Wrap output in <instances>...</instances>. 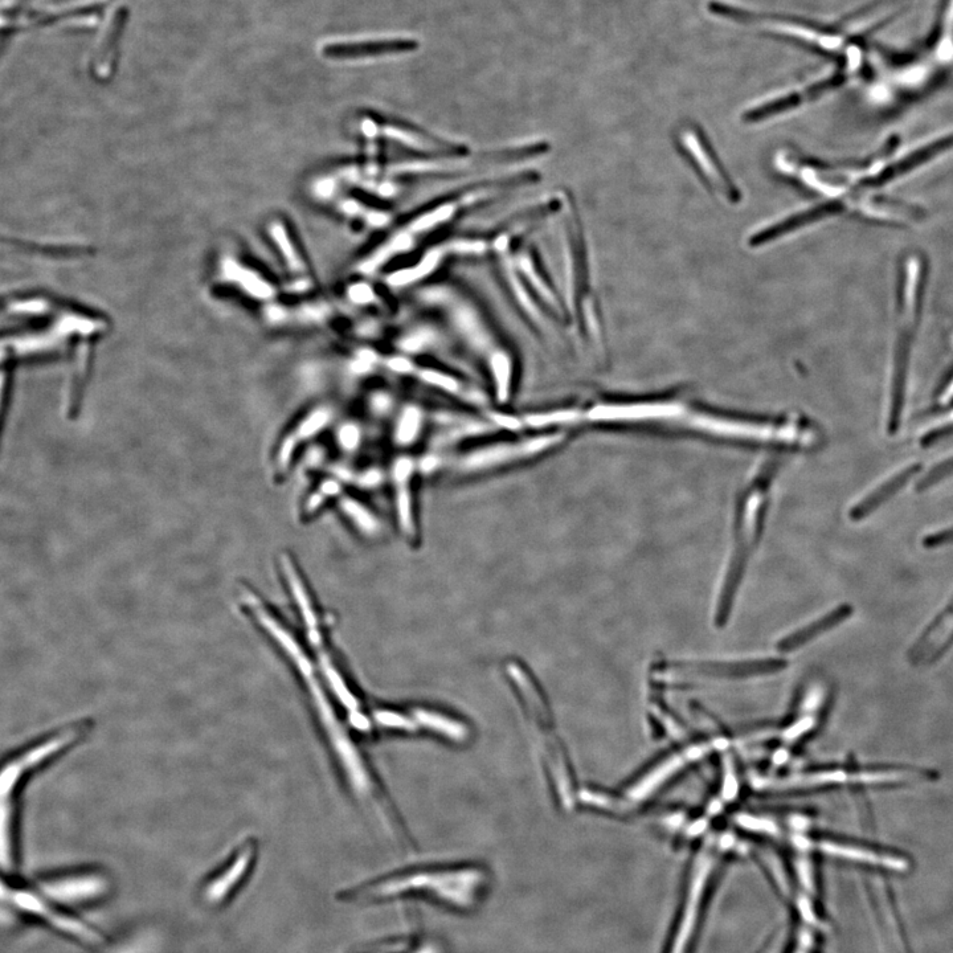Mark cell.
Wrapping results in <instances>:
<instances>
[{
    "label": "cell",
    "mask_w": 953,
    "mask_h": 953,
    "mask_svg": "<svg viewBox=\"0 0 953 953\" xmlns=\"http://www.w3.org/2000/svg\"><path fill=\"white\" fill-rule=\"evenodd\" d=\"M711 866H713V863H711L710 858H705V860L699 863L697 873H695L693 882H691L689 898H687L685 911H683L680 928H678L677 936L676 939H674L670 953L686 952L687 943H689L690 936L693 934L695 920L698 918V910L699 906H701L702 895L703 891H705Z\"/></svg>",
    "instance_id": "obj_20"
},
{
    "label": "cell",
    "mask_w": 953,
    "mask_h": 953,
    "mask_svg": "<svg viewBox=\"0 0 953 953\" xmlns=\"http://www.w3.org/2000/svg\"><path fill=\"white\" fill-rule=\"evenodd\" d=\"M79 736L80 730H69L65 734L49 740L48 743L27 752L22 758L8 764L0 771V867L2 869L8 870L11 867L10 803H8V796L14 789L16 781L28 768H32L52 754H56V751L68 746Z\"/></svg>",
    "instance_id": "obj_11"
},
{
    "label": "cell",
    "mask_w": 953,
    "mask_h": 953,
    "mask_svg": "<svg viewBox=\"0 0 953 953\" xmlns=\"http://www.w3.org/2000/svg\"><path fill=\"white\" fill-rule=\"evenodd\" d=\"M490 255V236L478 233H458L441 237L427 245L419 256L404 267L388 274L387 286L391 289L412 288L427 281L453 259H478Z\"/></svg>",
    "instance_id": "obj_9"
},
{
    "label": "cell",
    "mask_w": 953,
    "mask_h": 953,
    "mask_svg": "<svg viewBox=\"0 0 953 953\" xmlns=\"http://www.w3.org/2000/svg\"><path fill=\"white\" fill-rule=\"evenodd\" d=\"M420 43L415 39H383L371 42L330 44L323 48L325 56L330 59H364V57H378L398 55L419 49Z\"/></svg>",
    "instance_id": "obj_18"
},
{
    "label": "cell",
    "mask_w": 953,
    "mask_h": 953,
    "mask_svg": "<svg viewBox=\"0 0 953 953\" xmlns=\"http://www.w3.org/2000/svg\"><path fill=\"white\" fill-rule=\"evenodd\" d=\"M6 895H7L6 886H4L2 882H0V899L6 897Z\"/></svg>",
    "instance_id": "obj_33"
},
{
    "label": "cell",
    "mask_w": 953,
    "mask_h": 953,
    "mask_svg": "<svg viewBox=\"0 0 953 953\" xmlns=\"http://www.w3.org/2000/svg\"><path fill=\"white\" fill-rule=\"evenodd\" d=\"M47 918L51 920V922L55 924L57 928H60V930L79 936L81 939L89 940V942H96L98 939L96 932L92 931L91 928L84 926V924H81L79 920L67 918V916L63 915L53 914V912H51Z\"/></svg>",
    "instance_id": "obj_30"
},
{
    "label": "cell",
    "mask_w": 953,
    "mask_h": 953,
    "mask_svg": "<svg viewBox=\"0 0 953 953\" xmlns=\"http://www.w3.org/2000/svg\"><path fill=\"white\" fill-rule=\"evenodd\" d=\"M522 425L534 432L563 431L564 428L583 424V408L567 407L529 413L523 416Z\"/></svg>",
    "instance_id": "obj_26"
},
{
    "label": "cell",
    "mask_w": 953,
    "mask_h": 953,
    "mask_svg": "<svg viewBox=\"0 0 953 953\" xmlns=\"http://www.w3.org/2000/svg\"><path fill=\"white\" fill-rule=\"evenodd\" d=\"M14 902L18 907L22 908L24 911L34 912V914L48 916L51 914V910L44 905V902L40 901L38 897L26 891H20L14 895Z\"/></svg>",
    "instance_id": "obj_31"
},
{
    "label": "cell",
    "mask_w": 953,
    "mask_h": 953,
    "mask_svg": "<svg viewBox=\"0 0 953 953\" xmlns=\"http://www.w3.org/2000/svg\"><path fill=\"white\" fill-rule=\"evenodd\" d=\"M106 882L97 875L65 878L43 886L44 894L57 902H80L104 893Z\"/></svg>",
    "instance_id": "obj_23"
},
{
    "label": "cell",
    "mask_w": 953,
    "mask_h": 953,
    "mask_svg": "<svg viewBox=\"0 0 953 953\" xmlns=\"http://www.w3.org/2000/svg\"><path fill=\"white\" fill-rule=\"evenodd\" d=\"M783 666H785V661L767 658V660L736 662H686V664H677L673 666V668H665L664 670L680 672L682 676L690 673L693 677H698L699 674H702V676L706 678L714 677L717 678V680L728 678V680H732L734 677H752L775 673L777 670L783 669Z\"/></svg>",
    "instance_id": "obj_16"
},
{
    "label": "cell",
    "mask_w": 953,
    "mask_h": 953,
    "mask_svg": "<svg viewBox=\"0 0 953 953\" xmlns=\"http://www.w3.org/2000/svg\"><path fill=\"white\" fill-rule=\"evenodd\" d=\"M841 210L842 206L840 202L820 204V206L809 208V210L803 211L801 214L789 216V218L775 224V226L762 229V231L752 236L748 243H750V247H762V245L771 243L772 240L780 239V237L797 231V229L807 227L809 224L828 218L830 215L838 214Z\"/></svg>",
    "instance_id": "obj_19"
},
{
    "label": "cell",
    "mask_w": 953,
    "mask_h": 953,
    "mask_svg": "<svg viewBox=\"0 0 953 953\" xmlns=\"http://www.w3.org/2000/svg\"><path fill=\"white\" fill-rule=\"evenodd\" d=\"M424 427V409L416 404H409L396 417L394 429H392V441L399 448L412 447L423 436Z\"/></svg>",
    "instance_id": "obj_27"
},
{
    "label": "cell",
    "mask_w": 953,
    "mask_h": 953,
    "mask_svg": "<svg viewBox=\"0 0 953 953\" xmlns=\"http://www.w3.org/2000/svg\"><path fill=\"white\" fill-rule=\"evenodd\" d=\"M727 744V739L719 738L715 740V743L694 744V746L687 747L686 750H682L678 752V754L670 755L664 762L657 764V766H654L648 773L638 777V780L624 792V797L632 801L646 799V797L652 795L653 792H656L658 788H661L666 781L672 779L674 775H677V772L683 770L687 764L697 762V760L702 759L703 756L710 754L714 748L722 750Z\"/></svg>",
    "instance_id": "obj_14"
},
{
    "label": "cell",
    "mask_w": 953,
    "mask_h": 953,
    "mask_svg": "<svg viewBox=\"0 0 953 953\" xmlns=\"http://www.w3.org/2000/svg\"><path fill=\"white\" fill-rule=\"evenodd\" d=\"M953 645V599L930 627L914 642L908 660L914 666H928L940 660Z\"/></svg>",
    "instance_id": "obj_17"
},
{
    "label": "cell",
    "mask_w": 953,
    "mask_h": 953,
    "mask_svg": "<svg viewBox=\"0 0 953 953\" xmlns=\"http://www.w3.org/2000/svg\"><path fill=\"white\" fill-rule=\"evenodd\" d=\"M852 612L850 605H842V607L834 608L833 611L826 613V615L820 617V619L813 620L812 623L805 625V627L796 629V631L781 638L779 644H777V648L783 653L796 652V650L804 648V645L816 640L817 637L829 632L830 629L836 628L838 624L844 623L845 620H848L849 617L852 616Z\"/></svg>",
    "instance_id": "obj_21"
},
{
    "label": "cell",
    "mask_w": 953,
    "mask_h": 953,
    "mask_svg": "<svg viewBox=\"0 0 953 953\" xmlns=\"http://www.w3.org/2000/svg\"><path fill=\"white\" fill-rule=\"evenodd\" d=\"M416 461L407 454L396 457L391 465V484L394 493L396 523L399 531L408 541H416L417 519L415 506Z\"/></svg>",
    "instance_id": "obj_15"
},
{
    "label": "cell",
    "mask_w": 953,
    "mask_h": 953,
    "mask_svg": "<svg viewBox=\"0 0 953 953\" xmlns=\"http://www.w3.org/2000/svg\"><path fill=\"white\" fill-rule=\"evenodd\" d=\"M935 772L914 767L833 768L770 781L768 787L818 788L838 785H902L934 780Z\"/></svg>",
    "instance_id": "obj_10"
},
{
    "label": "cell",
    "mask_w": 953,
    "mask_h": 953,
    "mask_svg": "<svg viewBox=\"0 0 953 953\" xmlns=\"http://www.w3.org/2000/svg\"><path fill=\"white\" fill-rule=\"evenodd\" d=\"M560 191L558 223L560 257L563 261L564 302L570 326L580 341L599 359L605 358L603 317L593 288L590 251L578 207L570 192Z\"/></svg>",
    "instance_id": "obj_3"
},
{
    "label": "cell",
    "mask_w": 953,
    "mask_h": 953,
    "mask_svg": "<svg viewBox=\"0 0 953 953\" xmlns=\"http://www.w3.org/2000/svg\"><path fill=\"white\" fill-rule=\"evenodd\" d=\"M952 469H953V460H947L946 462H942V464H940L938 468L934 470V472H931L930 474H928V478H927V481L924 482V486L930 485L932 484V482L940 480V478H943V476H947V474H951Z\"/></svg>",
    "instance_id": "obj_32"
},
{
    "label": "cell",
    "mask_w": 953,
    "mask_h": 953,
    "mask_svg": "<svg viewBox=\"0 0 953 953\" xmlns=\"http://www.w3.org/2000/svg\"><path fill=\"white\" fill-rule=\"evenodd\" d=\"M362 134L370 153L387 158H445L473 153L468 143L440 136L395 116L370 112Z\"/></svg>",
    "instance_id": "obj_7"
},
{
    "label": "cell",
    "mask_w": 953,
    "mask_h": 953,
    "mask_svg": "<svg viewBox=\"0 0 953 953\" xmlns=\"http://www.w3.org/2000/svg\"><path fill=\"white\" fill-rule=\"evenodd\" d=\"M916 470H918V466L910 465L906 469L899 470V472L895 473L889 480L883 481L877 489L871 490L860 502H857L856 505L852 507L849 514L850 518H852L853 521H862L863 518L873 513L874 510H877L878 506H881L883 502L887 501V498L897 493L898 490L914 476Z\"/></svg>",
    "instance_id": "obj_25"
},
{
    "label": "cell",
    "mask_w": 953,
    "mask_h": 953,
    "mask_svg": "<svg viewBox=\"0 0 953 953\" xmlns=\"http://www.w3.org/2000/svg\"><path fill=\"white\" fill-rule=\"evenodd\" d=\"M817 848L838 858L844 860L867 863V865L882 866L890 870H905L908 863L905 858L894 856V854L881 853L877 850L861 848V846L842 844V842L822 840L818 842Z\"/></svg>",
    "instance_id": "obj_22"
},
{
    "label": "cell",
    "mask_w": 953,
    "mask_h": 953,
    "mask_svg": "<svg viewBox=\"0 0 953 953\" xmlns=\"http://www.w3.org/2000/svg\"><path fill=\"white\" fill-rule=\"evenodd\" d=\"M419 298L423 304L447 318L469 351L484 363L497 402H510L517 362L513 351L503 341L500 330L476 297L457 282L443 281L421 289Z\"/></svg>",
    "instance_id": "obj_2"
},
{
    "label": "cell",
    "mask_w": 953,
    "mask_h": 953,
    "mask_svg": "<svg viewBox=\"0 0 953 953\" xmlns=\"http://www.w3.org/2000/svg\"><path fill=\"white\" fill-rule=\"evenodd\" d=\"M779 469V458L764 461L739 494L730 558H728L714 609V623L718 628L725 627L730 619L748 562L762 538L768 507H770L772 486Z\"/></svg>",
    "instance_id": "obj_5"
},
{
    "label": "cell",
    "mask_w": 953,
    "mask_h": 953,
    "mask_svg": "<svg viewBox=\"0 0 953 953\" xmlns=\"http://www.w3.org/2000/svg\"><path fill=\"white\" fill-rule=\"evenodd\" d=\"M538 179L539 174L535 171H503L493 175L488 181L468 184L460 191L445 195L404 216L399 222L395 220L378 243L358 261L357 271L364 276L382 271L400 257L415 252L421 245L432 240L436 233L464 218L469 212L497 202L519 188L530 186Z\"/></svg>",
    "instance_id": "obj_1"
},
{
    "label": "cell",
    "mask_w": 953,
    "mask_h": 953,
    "mask_svg": "<svg viewBox=\"0 0 953 953\" xmlns=\"http://www.w3.org/2000/svg\"><path fill=\"white\" fill-rule=\"evenodd\" d=\"M380 361L387 370L394 372L396 375L415 378L425 386L444 392V394L453 396V398L472 403L480 402L477 392L451 372L429 366V364H421L406 354L387 355V357H380Z\"/></svg>",
    "instance_id": "obj_13"
},
{
    "label": "cell",
    "mask_w": 953,
    "mask_h": 953,
    "mask_svg": "<svg viewBox=\"0 0 953 953\" xmlns=\"http://www.w3.org/2000/svg\"><path fill=\"white\" fill-rule=\"evenodd\" d=\"M678 138H680L682 153L697 171L702 182L728 203H739L742 195L732 182L723 163L719 161L714 147L707 141L705 133L695 125H687L683 126Z\"/></svg>",
    "instance_id": "obj_12"
},
{
    "label": "cell",
    "mask_w": 953,
    "mask_h": 953,
    "mask_svg": "<svg viewBox=\"0 0 953 953\" xmlns=\"http://www.w3.org/2000/svg\"><path fill=\"white\" fill-rule=\"evenodd\" d=\"M490 877L478 865H433L396 871L357 891L370 902L423 898L456 912L476 911L488 894Z\"/></svg>",
    "instance_id": "obj_4"
},
{
    "label": "cell",
    "mask_w": 953,
    "mask_h": 953,
    "mask_svg": "<svg viewBox=\"0 0 953 953\" xmlns=\"http://www.w3.org/2000/svg\"><path fill=\"white\" fill-rule=\"evenodd\" d=\"M506 673L518 701H521L523 713L533 732L543 771L546 772L556 799L564 808L574 807V773L542 691L538 689L534 677L518 662L507 664Z\"/></svg>",
    "instance_id": "obj_6"
},
{
    "label": "cell",
    "mask_w": 953,
    "mask_h": 953,
    "mask_svg": "<svg viewBox=\"0 0 953 953\" xmlns=\"http://www.w3.org/2000/svg\"><path fill=\"white\" fill-rule=\"evenodd\" d=\"M388 953H444L443 947L431 939L394 940L388 946Z\"/></svg>",
    "instance_id": "obj_29"
},
{
    "label": "cell",
    "mask_w": 953,
    "mask_h": 953,
    "mask_svg": "<svg viewBox=\"0 0 953 953\" xmlns=\"http://www.w3.org/2000/svg\"><path fill=\"white\" fill-rule=\"evenodd\" d=\"M255 852L256 849L253 844H245L243 848L239 850V853L235 856V860L229 863L227 869L224 870L219 877H216L214 882H211L210 885L207 886L206 898L208 901L214 903L222 901V899L231 893L233 887L239 885L241 878L247 874L249 867L252 865Z\"/></svg>",
    "instance_id": "obj_24"
},
{
    "label": "cell",
    "mask_w": 953,
    "mask_h": 953,
    "mask_svg": "<svg viewBox=\"0 0 953 953\" xmlns=\"http://www.w3.org/2000/svg\"><path fill=\"white\" fill-rule=\"evenodd\" d=\"M566 439V432L552 431L496 441L458 454L452 461L451 469L453 473L461 476L496 472L555 451Z\"/></svg>",
    "instance_id": "obj_8"
},
{
    "label": "cell",
    "mask_w": 953,
    "mask_h": 953,
    "mask_svg": "<svg viewBox=\"0 0 953 953\" xmlns=\"http://www.w3.org/2000/svg\"><path fill=\"white\" fill-rule=\"evenodd\" d=\"M341 510L345 517L357 527L359 533L366 535V537L374 538L382 533V522H380L378 515L361 501L354 500L351 497H343Z\"/></svg>",
    "instance_id": "obj_28"
}]
</instances>
